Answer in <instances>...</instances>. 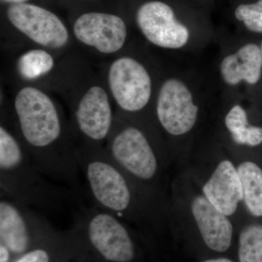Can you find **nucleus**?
Wrapping results in <instances>:
<instances>
[{
	"instance_id": "nucleus-1",
	"label": "nucleus",
	"mask_w": 262,
	"mask_h": 262,
	"mask_svg": "<svg viewBox=\"0 0 262 262\" xmlns=\"http://www.w3.org/2000/svg\"><path fill=\"white\" fill-rule=\"evenodd\" d=\"M15 110L26 150L36 166L55 182L77 187V151L61 143L63 125L51 98L39 90L24 88L15 98Z\"/></svg>"
},
{
	"instance_id": "nucleus-2",
	"label": "nucleus",
	"mask_w": 262,
	"mask_h": 262,
	"mask_svg": "<svg viewBox=\"0 0 262 262\" xmlns=\"http://www.w3.org/2000/svg\"><path fill=\"white\" fill-rule=\"evenodd\" d=\"M95 206L127 223H168L169 208L141 189L102 150L77 151Z\"/></svg>"
},
{
	"instance_id": "nucleus-3",
	"label": "nucleus",
	"mask_w": 262,
	"mask_h": 262,
	"mask_svg": "<svg viewBox=\"0 0 262 262\" xmlns=\"http://www.w3.org/2000/svg\"><path fill=\"white\" fill-rule=\"evenodd\" d=\"M46 177L15 136L1 126V196L32 208L56 210L67 201L72 192L55 185Z\"/></svg>"
},
{
	"instance_id": "nucleus-4",
	"label": "nucleus",
	"mask_w": 262,
	"mask_h": 262,
	"mask_svg": "<svg viewBox=\"0 0 262 262\" xmlns=\"http://www.w3.org/2000/svg\"><path fill=\"white\" fill-rule=\"evenodd\" d=\"M105 152L155 201L170 207L165 187L168 157L136 125H125L113 134Z\"/></svg>"
},
{
	"instance_id": "nucleus-5",
	"label": "nucleus",
	"mask_w": 262,
	"mask_h": 262,
	"mask_svg": "<svg viewBox=\"0 0 262 262\" xmlns=\"http://www.w3.org/2000/svg\"><path fill=\"white\" fill-rule=\"evenodd\" d=\"M169 223H187L196 229L203 244L217 253L229 251L235 223L219 211L203 194L187 171L172 184Z\"/></svg>"
},
{
	"instance_id": "nucleus-6",
	"label": "nucleus",
	"mask_w": 262,
	"mask_h": 262,
	"mask_svg": "<svg viewBox=\"0 0 262 262\" xmlns=\"http://www.w3.org/2000/svg\"><path fill=\"white\" fill-rule=\"evenodd\" d=\"M187 171L207 199L234 223L248 217L242 184L231 152L221 150L200 158Z\"/></svg>"
},
{
	"instance_id": "nucleus-7",
	"label": "nucleus",
	"mask_w": 262,
	"mask_h": 262,
	"mask_svg": "<svg viewBox=\"0 0 262 262\" xmlns=\"http://www.w3.org/2000/svg\"><path fill=\"white\" fill-rule=\"evenodd\" d=\"M72 231L106 262H132L135 245L126 222L94 206L76 215Z\"/></svg>"
},
{
	"instance_id": "nucleus-8",
	"label": "nucleus",
	"mask_w": 262,
	"mask_h": 262,
	"mask_svg": "<svg viewBox=\"0 0 262 262\" xmlns=\"http://www.w3.org/2000/svg\"><path fill=\"white\" fill-rule=\"evenodd\" d=\"M201 110L192 90L180 78L171 77L160 87L156 117L164 132L173 139L190 136L199 121Z\"/></svg>"
},
{
	"instance_id": "nucleus-9",
	"label": "nucleus",
	"mask_w": 262,
	"mask_h": 262,
	"mask_svg": "<svg viewBox=\"0 0 262 262\" xmlns=\"http://www.w3.org/2000/svg\"><path fill=\"white\" fill-rule=\"evenodd\" d=\"M53 234L50 222L42 215L30 207L1 196L0 239L13 254H23L34 242L44 241Z\"/></svg>"
},
{
	"instance_id": "nucleus-10",
	"label": "nucleus",
	"mask_w": 262,
	"mask_h": 262,
	"mask_svg": "<svg viewBox=\"0 0 262 262\" xmlns=\"http://www.w3.org/2000/svg\"><path fill=\"white\" fill-rule=\"evenodd\" d=\"M108 84L117 104L126 113L144 110L151 98L149 72L140 62L130 57L113 62L108 72Z\"/></svg>"
},
{
	"instance_id": "nucleus-11",
	"label": "nucleus",
	"mask_w": 262,
	"mask_h": 262,
	"mask_svg": "<svg viewBox=\"0 0 262 262\" xmlns=\"http://www.w3.org/2000/svg\"><path fill=\"white\" fill-rule=\"evenodd\" d=\"M136 20L146 39L158 47L180 50L190 41L189 29L177 20L173 10L163 2H148L141 5Z\"/></svg>"
},
{
	"instance_id": "nucleus-12",
	"label": "nucleus",
	"mask_w": 262,
	"mask_h": 262,
	"mask_svg": "<svg viewBox=\"0 0 262 262\" xmlns=\"http://www.w3.org/2000/svg\"><path fill=\"white\" fill-rule=\"evenodd\" d=\"M8 16L15 28L45 47L61 48L68 41V32L61 20L40 7L15 3L8 8Z\"/></svg>"
},
{
	"instance_id": "nucleus-13",
	"label": "nucleus",
	"mask_w": 262,
	"mask_h": 262,
	"mask_svg": "<svg viewBox=\"0 0 262 262\" xmlns=\"http://www.w3.org/2000/svg\"><path fill=\"white\" fill-rule=\"evenodd\" d=\"M76 37L103 53L121 49L127 37L125 22L117 15L89 13L81 15L74 26Z\"/></svg>"
},
{
	"instance_id": "nucleus-14",
	"label": "nucleus",
	"mask_w": 262,
	"mask_h": 262,
	"mask_svg": "<svg viewBox=\"0 0 262 262\" xmlns=\"http://www.w3.org/2000/svg\"><path fill=\"white\" fill-rule=\"evenodd\" d=\"M75 120L78 130L89 141L97 144L106 139L113 124L106 91L99 86L89 89L76 110Z\"/></svg>"
},
{
	"instance_id": "nucleus-15",
	"label": "nucleus",
	"mask_w": 262,
	"mask_h": 262,
	"mask_svg": "<svg viewBox=\"0 0 262 262\" xmlns=\"http://www.w3.org/2000/svg\"><path fill=\"white\" fill-rule=\"evenodd\" d=\"M261 73V48L255 43L244 45L220 62L221 78L229 87H237L244 82L255 85L259 82Z\"/></svg>"
},
{
	"instance_id": "nucleus-16",
	"label": "nucleus",
	"mask_w": 262,
	"mask_h": 262,
	"mask_svg": "<svg viewBox=\"0 0 262 262\" xmlns=\"http://www.w3.org/2000/svg\"><path fill=\"white\" fill-rule=\"evenodd\" d=\"M243 151L231 154L242 184L245 211L250 218L262 221V155L255 149Z\"/></svg>"
},
{
	"instance_id": "nucleus-17",
	"label": "nucleus",
	"mask_w": 262,
	"mask_h": 262,
	"mask_svg": "<svg viewBox=\"0 0 262 262\" xmlns=\"http://www.w3.org/2000/svg\"><path fill=\"white\" fill-rule=\"evenodd\" d=\"M223 122L231 142L239 149H256L262 146V126L251 123L247 110L242 105L231 106Z\"/></svg>"
},
{
	"instance_id": "nucleus-18",
	"label": "nucleus",
	"mask_w": 262,
	"mask_h": 262,
	"mask_svg": "<svg viewBox=\"0 0 262 262\" xmlns=\"http://www.w3.org/2000/svg\"><path fill=\"white\" fill-rule=\"evenodd\" d=\"M239 225V262H262V221L248 217Z\"/></svg>"
},
{
	"instance_id": "nucleus-19",
	"label": "nucleus",
	"mask_w": 262,
	"mask_h": 262,
	"mask_svg": "<svg viewBox=\"0 0 262 262\" xmlns=\"http://www.w3.org/2000/svg\"><path fill=\"white\" fill-rule=\"evenodd\" d=\"M53 65L54 61L49 53L42 50H33L19 58L18 66L22 77L34 80L50 72Z\"/></svg>"
},
{
	"instance_id": "nucleus-20",
	"label": "nucleus",
	"mask_w": 262,
	"mask_h": 262,
	"mask_svg": "<svg viewBox=\"0 0 262 262\" xmlns=\"http://www.w3.org/2000/svg\"><path fill=\"white\" fill-rule=\"evenodd\" d=\"M234 15L248 31L262 34V0L251 4L239 5L234 11Z\"/></svg>"
},
{
	"instance_id": "nucleus-21",
	"label": "nucleus",
	"mask_w": 262,
	"mask_h": 262,
	"mask_svg": "<svg viewBox=\"0 0 262 262\" xmlns=\"http://www.w3.org/2000/svg\"><path fill=\"white\" fill-rule=\"evenodd\" d=\"M51 250L47 247L37 246L20 255L14 262H52Z\"/></svg>"
},
{
	"instance_id": "nucleus-22",
	"label": "nucleus",
	"mask_w": 262,
	"mask_h": 262,
	"mask_svg": "<svg viewBox=\"0 0 262 262\" xmlns=\"http://www.w3.org/2000/svg\"><path fill=\"white\" fill-rule=\"evenodd\" d=\"M12 251L4 244L0 245V262H10Z\"/></svg>"
},
{
	"instance_id": "nucleus-23",
	"label": "nucleus",
	"mask_w": 262,
	"mask_h": 262,
	"mask_svg": "<svg viewBox=\"0 0 262 262\" xmlns=\"http://www.w3.org/2000/svg\"><path fill=\"white\" fill-rule=\"evenodd\" d=\"M201 262H234L229 258L225 257L209 258V259L204 260Z\"/></svg>"
},
{
	"instance_id": "nucleus-24",
	"label": "nucleus",
	"mask_w": 262,
	"mask_h": 262,
	"mask_svg": "<svg viewBox=\"0 0 262 262\" xmlns=\"http://www.w3.org/2000/svg\"><path fill=\"white\" fill-rule=\"evenodd\" d=\"M5 1L12 2V3H23L24 2L27 1V0H5Z\"/></svg>"
},
{
	"instance_id": "nucleus-25",
	"label": "nucleus",
	"mask_w": 262,
	"mask_h": 262,
	"mask_svg": "<svg viewBox=\"0 0 262 262\" xmlns=\"http://www.w3.org/2000/svg\"><path fill=\"white\" fill-rule=\"evenodd\" d=\"M260 48H261V61H262V42L261 46H260Z\"/></svg>"
}]
</instances>
